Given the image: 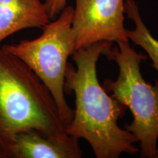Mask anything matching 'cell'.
<instances>
[{"instance_id": "obj_1", "label": "cell", "mask_w": 158, "mask_h": 158, "mask_svg": "<svg viewBox=\"0 0 158 158\" xmlns=\"http://www.w3.org/2000/svg\"><path fill=\"white\" fill-rule=\"evenodd\" d=\"M113 43L102 41L75 51V68L68 63L65 73L64 93L73 92L76 108L70 124L65 127L68 135L84 138L97 158H118L122 153L134 155L139 152L134 143L138 140L117 123L126 111L124 105L99 83L97 62Z\"/></svg>"}, {"instance_id": "obj_2", "label": "cell", "mask_w": 158, "mask_h": 158, "mask_svg": "<svg viewBox=\"0 0 158 158\" xmlns=\"http://www.w3.org/2000/svg\"><path fill=\"white\" fill-rule=\"evenodd\" d=\"M65 125L48 89L30 68L0 48V149L10 158L15 136L35 130L60 135Z\"/></svg>"}, {"instance_id": "obj_3", "label": "cell", "mask_w": 158, "mask_h": 158, "mask_svg": "<svg viewBox=\"0 0 158 158\" xmlns=\"http://www.w3.org/2000/svg\"><path fill=\"white\" fill-rule=\"evenodd\" d=\"M117 44L106 49L103 55L118 64V77L116 81L106 79L102 87L133 114V121L126 130L140 143L141 157L155 158L158 138V82L153 85L142 77L140 64L147 60V56L136 52L129 41Z\"/></svg>"}, {"instance_id": "obj_4", "label": "cell", "mask_w": 158, "mask_h": 158, "mask_svg": "<svg viewBox=\"0 0 158 158\" xmlns=\"http://www.w3.org/2000/svg\"><path fill=\"white\" fill-rule=\"evenodd\" d=\"M73 11V7L66 6L56 19L43 27L42 35L37 38L2 46L24 62L48 89L65 127L74 114L64 96L68 59L74 52Z\"/></svg>"}, {"instance_id": "obj_5", "label": "cell", "mask_w": 158, "mask_h": 158, "mask_svg": "<svg viewBox=\"0 0 158 158\" xmlns=\"http://www.w3.org/2000/svg\"><path fill=\"white\" fill-rule=\"evenodd\" d=\"M72 33L74 51L98 42L129 41L124 27V0H76Z\"/></svg>"}, {"instance_id": "obj_6", "label": "cell", "mask_w": 158, "mask_h": 158, "mask_svg": "<svg viewBox=\"0 0 158 158\" xmlns=\"http://www.w3.org/2000/svg\"><path fill=\"white\" fill-rule=\"evenodd\" d=\"M79 138L67 133L60 135H46L35 130L15 136L10 158H80L82 152Z\"/></svg>"}, {"instance_id": "obj_7", "label": "cell", "mask_w": 158, "mask_h": 158, "mask_svg": "<svg viewBox=\"0 0 158 158\" xmlns=\"http://www.w3.org/2000/svg\"><path fill=\"white\" fill-rule=\"evenodd\" d=\"M51 21L41 0H0V43L15 32Z\"/></svg>"}, {"instance_id": "obj_8", "label": "cell", "mask_w": 158, "mask_h": 158, "mask_svg": "<svg viewBox=\"0 0 158 158\" xmlns=\"http://www.w3.org/2000/svg\"><path fill=\"white\" fill-rule=\"evenodd\" d=\"M124 13L135 23L133 29H126V35L135 45H139L148 54L153 68L158 72V40L155 38L144 23L135 0H124Z\"/></svg>"}, {"instance_id": "obj_9", "label": "cell", "mask_w": 158, "mask_h": 158, "mask_svg": "<svg viewBox=\"0 0 158 158\" xmlns=\"http://www.w3.org/2000/svg\"><path fill=\"white\" fill-rule=\"evenodd\" d=\"M68 0H45L44 4L46 7L49 19L54 20L67 6Z\"/></svg>"}, {"instance_id": "obj_10", "label": "cell", "mask_w": 158, "mask_h": 158, "mask_svg": "<svg viewBox=\"0 0 158 158\" xmlns=\"http://www.w3.org/2000/svg\"><path fill=\"white\" fill-rule=\"evenodd\" d=\"M0 158H7V156L6 155L5 152L3 150L0 149Z\"/></svg>"}, {"instance_id": "obj_11", "label": "cell", "mask_w": 158, "mask_h": 158, "mask_svg": "<svg viewBox=\"0 0 158 158\" xmlns=\"http://www.w3.org/2000/svg\"><path fill=\"white\" fill-rule=\"evenodd\" d=\"M157 143H158V138H157ZM155 158H158V148H157V153H156Z\"/></svg>"}]
</instances>
